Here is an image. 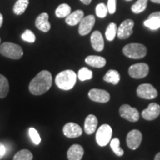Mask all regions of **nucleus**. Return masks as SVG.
Masks as SVG:
<instances>
[{
    "mask_svg": "<svg viewBox=\"0 0 160 160\" xmlns=\"http://www.w3.org/2000/svg\"><path fill=\"white\" fill-rule=\"evenodd\" d=\"M104 81L111 83L113 85H117L120 81V74L116 70H109L103 77Z\"/></svg>",
    "mask_w": 160,
    "mask_h": 160,
    "instance_id": "obj_22",
    "label": "nucleus"
},
{
    "mask_svg": "<svg viewBox=\"0 0 160 160\" xmlns=\"http://www.w3.org/2000/svg\"><path fill=\"white\" fill-rule=\"evenodd\" d=\"M119 114L124 119L130 122H137L139 119V113L135 108H132L129 105H123L119 108Z\"/></svg>",
    "mask_w": 160,
    "mask_h": 160,
    "instance_id": "obj_8",
    "label": "nucleus"
},
{
    "mask_svg": "<svg viewBox=\"0 0 160 160\" xmlns=\"http://www.w3.org/2000/svg\"><path fill=\"white\" fill-rule=\"evenodd\" d=\"M128 73L134 79H142L148 74L149 66L146 63L134 64L129 68Z\"/></svg>",
    "mask_w": 160,
    "mask_h": 160,
    "instance_id": "obj_7",
    "label": "nucleus"
},
{
    "mask_svg": "<svg viewBox=\"0 0 160 160\" xmlns=\"http://www.w3.org/2000/svg\"><path fill=\"white\" fill-rule=\"evenodd\" d=\"M117 26L116 23H110L105 31V37L108 41H113L117 35Z\"/></svg>",
    "mask_w": 160,
    "mask_h": 160,
    "instance_id": "obj_26",
    "label": "nucleus"
},
{
    "mask_svg": "<svg viewBox=\"0 0 160 160\" xmlns=\"http://www.w3.org/2000/svg\"><path fill=\"white\" fill-rule=\"evenodd\" d=\"M80 1H81L83 4H85V5H89V4H91L92 0H80Z\"/></svg>",
    "mask_w": 160,
    "mask_h": 160,
    "instance_id": "obj_36",
    "label": "nucleus"
},
{
    "mask_svg": "<svg viewBox=\"0 0 160 160\" xmlns=\"http://www.w3.org/2000/svg\"><path fill=\"white\" fill-rule=\"evenodd\" d=\"M148 0H138L131 7V11L134 13H140L146 9Z\"/></svg>",
    "mask_w": 160,
    "mask_h": 160,
    "instance_id": "obj_27",
    "label": "nucleus"
},
{
    "mask_svg": "<svg viewBox=\"0 0 160 160\" xmlns=\"http://www.w3.org/2000/svg\"><path fill=\"white\" fill-rule=\"evenodd\" d=\"M29 5V0H17L13 8V11L16 15H22L25 13Z\"/></svg>",
    "mask_w": 160,
    "mask_h": 160,
    "instance_id": "obj_23",
    "label": "nucleus"
},
{
    "mask_svg": "<svg viewBox=\"0 0 160 160\" xmlns=\"http://www.w3.org/2000/svg\"><path fill=\"white\" fill-rule=\"evenodd\" d=\"M2 23H3V16L2 13H0V28H1L2 25Z\"/></svg>",
    "mask_w": 160,
    "mask_h": 160,
    "instance_id": "obj_37",
    "label": "nucleus"
},
{
    "mask_svg": "<svg viewBox=\"0 0 160 160\" xmlns=\"http://www.w3.org/2000/svg\"><path fill=\"white\" fill-rule=\"evenodd\" d=\"M127 145L131 150H136L139 147L142 140V134L139 130H132L128 133Z\"/></svg>",
    "mask_w": 160,
    "mask_h": 160,
    "instance_id": "obj_10",
    "label": "nucleus"
},
{
    "mask_svg": "<svg viewBox=\"0 0 160 160\" xmlns=\"http://www.w3.org/2000/svg\"><path fill=\"white\" fill-rule=\"evenodd\" d=\"M33 154L29 150L23 149L16 153L13 160H32Z\"/></svg>",
    "mask_w": 160,
    "mask_h": 160,
    "instance_id": "obj_28",
    "label": "nucleus"
},
{
    "mask_svg": "<svg viewBox=\"0 0 160 160\" xmlns=\"http://www.w3.org/2000/svg\"><path fill=\"white\" fill-rule=\"evenodd\" d=\"M91 45L93 48L97 51H103L104 47H105V42H104V39L102 35L99 31H96L92 33L91 37Z\"/></svg>",
    "mask_w": 160,
    "mask_h": 160,
    "instance_id": "obj_17",
    "label": "nucleus"
},
{
    "mask_svg": "<svg viewBox=\"0 0 160 160\" xmlns=\"http://www.w3.org/2000/svg\"><path fill=\"white\" fill-rule=\"evenodd\" d=\"M108 13L107 5L104 3H99L96 7V14L99 18H105Z\"/></svg>",
    "mask_w": 160,
    "mask_h": 160,
    "instance_id": "obj_31",
    "label": "nucleus"
},
{
    "mask_svg": "<svg viewBox=\"0 0 160 160\" xmlns=\"http://www.w3.org/2000/svg\"><path fill=\"white\" fill-rule=\"evenodd\" d=\"M77 73L72 70H65L58 73L56 77L55 82L59 88L68 91L74 87L77 82Z\"/></svg>",
    "mask_w": 160,
    "mask_h": 160,
    "instance_id": "obj_2",
    "label": "nucleus"
},
{
    "mask_svg": "<svg viewBox=\"0 0 160 160\" xmlns=\"http://www.w3.org/2000/svg\"><path fill=\"white\" fill-rule=\"evenodd\" d=\"M137 96L145 99H153L157 97L158 92L157 89L151 84H142L137 89Z\"/></svg>",
    "mask_w": 160,
    "mask_h": 160,
    "instance_id": "obj_6",
    "label": "nucleus"
},
{
    "mask_svg": "<svg viewBox=\"0 0 160 160\" xmlns=\"http://www.w3.org/2000/svg\"><path fill=\"white\" fill-rule=\"evenodd\" d=\"M98 125V120L96 116L90 114L86 117L85 121V131L87 134H93L96 131Z\"/></svg>",
    "mask_w": 160,
    "mask_h": 160,
    "instance_id": "obj_19",
    "label": "nucleus"
},
{
    "mask_svg": "<svg viewBox=\"0 0 160 160\" xmlns=\"http://www.w3.org/2000/svg\"><path fill=\"white\" fill-rule=\"evenodd\" d=\"M6 153V148L4 144L0 142V159H2V157Z\"/></svg>",
    "mask_w": 160,
    "mask_h": 160,
    "instance_id": "obj_35",
    "label": "nucleus"
},
{
    "mask_svg": "<svg viewBox=\"0 0 160 160\" xmlns=\"http://www.w3.org/2000/svg\"><path fill=\"white\" fill-rule=\"evenodd\" d=\"M84 18V12L81 10H77L70 14L65 18V22L68 25L74 26L79 24Z\"/></svg>",
    "mask_w": 160,
    "mask_h": 160,
    "instance_id": "obj_20",
    "label": "nucleus"
},
{
    "mask_svg": "<svg viewBox=\"0 0 160 160\" xmlns=\"http://www.w3.org/2000/svg\"><path fill=\"white\" fill-rule=\"evenodd\" d=\"M22 39L24 41L27 42L33 43L36 41V36L31 31L26 30L22 34Z\"/></svg>",
    "mask_w": 160,
    "mask_h": 160,
    "instance_id": "obj_32",
    "label": "nucleus"
},
{
    "mask_svg": "<svg viewBox=\"0 0 160 160\" xmlns=\"http://www.w3.org/2000/svg\"><path fill=\"white\" fill-rule=\"evenodd\" d=\"M134 22L132 19H126L117 29V37L120 39H126L133 33Z\"/></svg>",
    "mask_w": 160,
    "mask_h": 160,
    "instance_id": "obj_9",
    "label": "nucleus"
},
{
    "mask_svg": "<svg viewBox=\"0 0 160 160\" xmlns=\"http://www.w3.org/2000/svg\"><path fill=\"white\" fill-rule=\"evenodd\" d=\"M9 92V83L7 78L0 74V98L3 99L7 97Z\"/></svg>",
    "mask_w": 160,
    "mask_h": 160,
    "instance_id": "obj_25",
    "label": "nucleus"
},
{
    "mask_svg": "<svg viewBox=\"0 0 160 160\" xmlns=\"http://www.w3.org/2000/svg\"><path fill=\"white\" fill-rule=\"evenodd\" d=\"M71 13V8L68 4H61L56 9L55 14L58 18H66Z\"/></svg>",
    "mask_w": 160,
    "mask_h": 160,
    "instance_id": "obj_24",
    "label": "nucleus"
},
{
    "mask_svg": "<svg viewBox=\"0 0 160 160\" xmlns=\"http://www.w3.org/2000/svg\"><path fill=\"white\" fill-rule=\"evenodd\" d=\"M78 78L80 81L91 79L93 77V72L87 68H82L78 72Z\"/></svg>",
    "mask_w": 160,
    "mask_h": 160,
    "instance_id": "obj_30",
    "label": "nucleus"
},
{
    "mask_svg": "<svg viewBox=\"0 0 160 160\" xmlns=\"http://www.w3.org/2000/svg\"><path fill=\"white\" fill-rule=\"evenodd\" d=\"M160 114V106L157 103H151L147 108L142 112L144 119L148 121L155 119Z\"/></svg>",
    "mask_w": 160,
    "mask_h": 160,
    "instance_id": "obj_14",
    "label": "nucleus"
},
{
    "mask_svg": "<svg viewBox=\"0 0 160 160\" xmlns=\"http://www.w3.org/2000/svg\"><path fill=\"white\" fill-rule=\"evenodd\" d=\"M51 85V73L48 71H42L31 80L29 84V91L33 95H42L48 91Z\"/></svg>",
    "mask_w": 160,
    "mask_h": 160,
    "instance_id": "obj_1",
    "label": "nucleus"
},
{
    "mask_svg": "<svg viewBox=\"0 0 160 160\" xmlns=\"http://www.w3.org/2000/svg\"><path fill=\"white\" fill-rule=\"evenodd\" d=\"M107 8L109 13H111V14L115 13L116 11H117V0H108Z\"/></svg>",
    "mask_w": 160,
    "mask_h": 160,
    "instance_id": "obj_34",
    "label": "nucleus"
},
{
    "mask_svg": "<svg viewBox=\"0 0 160 160\" xmlns=\"http://www.w3.org/2000/svg\"><path fill=\"white\" fill-rule=\"evenodd\" d=\"M154 160H160V152H159V153H158L157 155H156Z\"/></svg>",
    "mask_w": 160,
    "mask_h": 160,
    "instance_id": "obj_38",
    "label": "nucleus"
},
{
    "mask_svg": "<svg viewBox=\"0 0 160 160\" xmlns=\"http://www.w3.org/2000/svg\"><path fill=\"white\" fill-rule=\"evenodd\" d=\"M29 133V136L31 137V139L33 142L35 144V145H39V144L41 142V137L38 133L37 130L33 128H31L28 131Z\"/></svg>",
    "mask_w": 160,
    "mask_h": 160,
    "instance_id": "obj_33",
    "label": "nucleus"
},
{
    "mask_svg": "<svg viewBox=\"0 0 160 160\" xmlns=\"http://www.w3.org/2000/svg\"><path fill=\"white\" fill-rule=\"evenodd\" d=\"M123 53L131 59H142L147 54V48L142 44L131 43L123 48Z\"/></svg>",
    "mask_w": 160,
    "mask_h": 160,
    "instance_id": "obj_4",
    "label": "nucleus"
},
{
    "mask_svg": "<svg viewBox=\"0 0 160 160\" xmlns=\"http://www.w3.org/2000/svg\"><path fill=\"white\" fill-rule=\"evenodd\" d=\"M96 19L93 15H89L84 17L80 22L79 26V33L81 36L88 34L94 26Z\"/></svg>",
    "mask_w": 160,
    "mask_h": 160,
    "instance_id": "obj_12",
    "label": "nucleus"
},
{
    "mask_svg": "<svg viewBox=\"0 0 160 160\" xmlns=\"http://www.w3.org/2000/svg\"><path fill=\"white\" fill-rule=\"evenodd\" d=\"M68 160H81L84 155V149L80 145L75 144L70 147L67 153Z\"/></svg>",
    "mask_w": 160,
    "mask_h": 160,
    "instance_id": "obj_18",
    "label": "nucleus"
},
{
    "mask_svg": "<svg viewBox=\"0 0 160 160\" xmlns=\"http://www.w3.org/2000/svg\"><path fill=\"white\" fill-rule=\"evenodd\" d=\"M0 42H1V39H0Z\"/></svg>",
    "mask_w": 160,
    "mask_h": 160,
    "instance_id": "obj_41",
    "label": "nucleus"
},
{
    "mask_svg": "<svg viewBox=\"0 0 160 160\" xmlns=\"http://www.w3.org/2000/svg\"><path fill=\"white\" fill-rule=\"evenodd\" d=\"M111 148L116 155L122 157L124 154V151L120 148V141L118 138H113L111 140Z\"/></svg>",
    "mask_w": 160,
    "mask_h": 160,
    "instance_id": "obj_29",
    "label": "nucleus"
},
{
    "mask_svg": "<svg viewBox=\"0 0 160 160\" xmlns=\"http://www.w3.org/2000/svg\"><path fill=\"white\" fill-rule=\"evenodd\" d=\"M49 16L47 13H42L41 14L38 16V17L36 19V27L38 29L40 30L42 32H48L51 29V24H50L49 21Z\"/></svg>",
    "mask_w": 160,
    "mask_h": 160,
    "instance_id": "obj_16",
    "label": "nucleus"
},
{
    "mask_svg": "<svg viewBox=\"0 0 160 160\" xmlns=\"http://www.w3.org/2000/svg\"><path fill=\"white\" fill-rule=\"evenodd\" d=\"M0 53L10 59H19L23 56V50L15 43L5 42L0 45Z\"/></svg>",
    "mask_w": 160,
    "mask_h": 160,
    "instance_id": "obj_3",
    "label": "nucleus"
},
{
    "mask_svg": "<svg viewBox=\"0 0 160 160\" xmlns=\"http://www.w3.org/2000/svg\"><path fill=\"white\" fill-rule=\"evenodd\" d=\"M126 1H131V0H126Z\"/></svg>",
    "mask_w": 160,
    "mask_h": 160,
    "instance_id": "obj_40",
    "label": "nucleus"
},
{
    "mask_svg": "<svg viewBox=\"0 0 160 160\" xmlns=\"http://www.w3.org/2000/svg\"><path fill=\"white\" fill-rule=\"evenodd\" d=\"M88 97L92 101L100 103L108 102L111 99L110 93L107 91L97 88L91 89L88 92Z\"/></svg>",
    "mask_w": 160,
    "mask_h": 160,
    "instance_id": "obj_11",
    "label": "nucleus"
},
{
    "mask_svg": "<svg viewBox=\"0 0 160 160\" xmlns=\"http://www.w3.org/2000/svg\"><path fill=\"white\" fill-rule=\"evenodd\" d=\"M112 128L109 125L104 124L98 129L96 134V140L98 145L101 147H104L108 144L111 140Z\"/></svg>",
    "mask_w": 160,
    "mask_h": 160,
    "instance_id": "obj_5",
    "label": "nucleus"
},
{
    "mask_svg": "<svg viewBox=\"0 0 160 160\" xmlns=\"http://www.w3.org/2000/svg\"><path fill=\"white\" fill-rule=\"evenodd\" d=\"M144 25L148 28L156 31L160 28V11L154 12L144 22Z\"/></svg>",
    "mask_w": 160,
    "mask_h": 160,
    "instance_id": "obj_15",
    "label": "nucleus"
},
{
    "mask_svg": "<svg viewBox=\"0 0 160 160\" xmlns=\"http://www.w3.org/2000/svg\"><path fill=\"white\" fill-rule=\"evenodd\" d=\"M63 133L68 138H77L82 134V129L77 124L68 122L63 127Z\"/></svg>",
    "mask_w": 160,
    "mask_h": 160,
    "instance_id": "obj_13",
    "label": "nucleus"
},
{
    "mask_svg": "<svg viewBox=\"0 0 160 160\" xmlns=\"http://www.w3.org/2000/svg\"><path fill=\"white\" fill-rule=\"evenodd\" d=\"M152 2L157 3V4H160V0H151Z\"/></svg>",
    "mask_w": 160,
    "mask_h": 160,
    "instance_id": "obj_39",
    "label": "nucleus"
},
{
    "mask_svg": "<svg viewBox=\"0 0 160 160\" xmlns=\"http://www.w3.org/2000/svg\"><path fill=\"white\" fill-rule=\"evenodd\" d=\"M85 62L91 67L100 68L106 65V59L99 56H88L86 57Z\"/></svg>",
    "mask_w": 160,
    "mask_h": 160,
    "instance_id": "obj_21",
    "label": "nucleus"
}]
</instances>
